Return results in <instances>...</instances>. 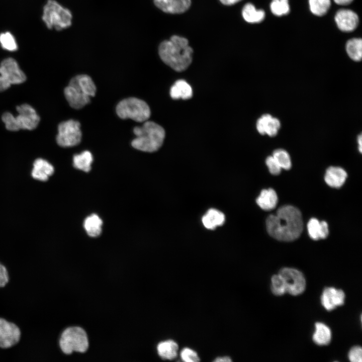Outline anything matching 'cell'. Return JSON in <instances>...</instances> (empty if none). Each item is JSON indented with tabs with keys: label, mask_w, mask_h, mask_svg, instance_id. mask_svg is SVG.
I'll list each match as a JSON object with an SVG mask.
<instances>
[{
	"label": "cell",
	"mask_w": 362,
	"mask_h": 362,
	"mask_svg": "<svg viewBox=\"0 0 362 362\" xmlns=\"http://www.w3.org/2000/svg\"><path fill=\"white\" fill-rule=\"evenodd\" d=\"M266 225L272 237L284 241L297 239L303 229L301 212L290 205L283 206L278 209L275 215H269L266 219Z\"/></svg>",
	"instance_id": "6da1fadb"
},
{
	"label": "cell",
	"mask_w": 362,
	"mask_h": 362,
	"mask_svg": "<svg viewBox=\"0 0 362 362\" xmlns=\"http://www.w3.org/2000/svg\"><path fill=\"white\" fill-rule=\"evenodd\" d=\"M182 360L186 362H197L200 360L197 353L189 348H184L180 352Z\"/></svg>",
	"instance_id": "836d02e7"
},
{
	"label": "cell",
	"mask_w": 362,
	"mask_h": 362,
	"mask_svg": "<svg viewBox=\"0 0 362 362\" xmlns=\"http://www.w3.org/2000/svg\"><path fill=\"white\" fill-rule=\"evenodd\" d=\"M214 361H217H217H218V362H220V361H224V362L228 361V362H230V361H232V360L231 359L230 357H228V356H222V357H217Z\"/></svg>",
	"instance_id": "f35d334b"
},
{
	"label": "cell",
	"mask_w": 362,
	"mask_h": 362,
	"mask_svg": "<svg viewBox=\"0 0 362 362\" xmlns=\"http://www.w3.org/2000/svg\"><path fill=\"white\" fill-rule=\"evenodd\" d=\"M331 338L330 328L325 324L317 322L315 324V331L313 335L315 343L319 345L328 344Z\"/></svg>",
	"instance_id": "d4e9b609"
},
{
	"label": "cell",
	"mask_w": 362,
	"mask_h": 362,
	"mask_svg": "<svg viewBox=\"0 0 362 362\" xmlns=\"http://www.w3.org/2000/svg\"><path fill=\"white\" fill-rule=\"evenodd\" d=\"M335 21L338 28L343 32H351L357 26L358 17L350 10L341 9L337 12Z\"/></svg>",
	"instance_id": "4fadbf2b"
},
{
	"label": "cell",
	"mask_w": 362,
	"mask_h": 362,
	"mask_svg": "<svg viewBox=\"0 0 362 362\" xmlns=\"http://www.w3.org/2000/svg\"><path fill=\"white\" fill-rule=\"evenodd\" d=\"M242 16L246 22L257 23L262 21L265 18V13L262 10H256L250 3L246 4L242 11Z\"/></svg>",
	"instance_id": "cb8c5ba5"
},
{
	"label": "cell",
	"mask_w": 362,
	"mask_h": 362,
	"mask_svg": "<svg viewBox=\"0 0 362 362\" xmlns=\"http://www.w3.org/2000/svg\"><path fill=\"white\" fill-rule=\"evenodd\" d=\"M281 127L278 119L272 117L270 114H264L258 119L256 129L261 135L267 134L270 137L276 136Z\"/></svg>",
	"instance_id": "2e32d148"
},
{
	"label": "cell",
	"mask_w": 362,
	"mask_h": 362,
	"mask_svg": "<svg viewBox=\"0 0 362 362\" xmlns=\"http://www.w3.org/2000/svg\"><path fill=\"white\" fill-rule=\"evenodd\" d=\"M241 0H220V1L224 5L230 6L234 5Z\"/></svg>",
	"instance_id": "74e56055"
},
{
	"label": "cell",
	"mask_w": 362,
	"mask_h": 362,
	"mask_svg": "<svg viewBox=\"0 0 362 362\" xmlns=\"http://www.w3.org/2000/svg\"><path fill=\"white\" fill-rule=\"evenodd\" d=\"M225 220L224 214L215 209H209L202 219L204 226L206 228L212 230L223 225Z\"/></svg>",
	"instance_id": "7402d4cb"
},
{
	"label": "cell",
	"mask_w": 362,
	"mask_h": 362,
	"mask_svg": "<svg viewBox=\"0 0 362 362\" xmlns=\"http://www.w3.org/2000/svg\"><path fill=\"white\" fill-rule=\"evenodd\" d=\"M346 50L349 57L353 60L359 61L362 57V40L360 38H353L346 43Z\"/></svg>",
	"instance_id": "83f0119b"
},
{
	"label": "cell",
	"mask_w": 362,
	"mask_h": 362,
	"mask_svg": "<svg viewBox=\"0 0 362 362\" xmlns=\"http://www.w3.org/2000/svg\"><path fill=\"white\" fill-rule=\"evenodd\" d=\"M53 172V166L47 160L38 158L34 161L32 171V176L34 178L41 181H46Z\"/></svg>",
	"instance_id": "ac0fdd59"
},
{
	"label": "cell",
	"mask_w": 362,
	"mask_h": 362,
	"mask_svg": "<svg viewBox=\"0 0 362 362\" xmlns=\"http://www.w3.org/2000/svg\"><path fill=\"white\" fill-rule=\"evenodd\" d=\"M348 358L351 362H361L362 361V349L360 346L353 347L349 351Z\"/></svg>",
	"instance_id": "d590c367"
},
{
	"label": "cell",
	"mask_w": 362,
	"mask_h": 362,
	"mask_svg": "<svg viewBox=\"0 0 362 362\" xmlns=\"http://www.w3.org/2000/svg\"><path fill=\"white\" fill-rule=\"evenodd\" d=\"M159 356L164 359H172L177 353L178 345L172 340H168L160 342L157 347Z\"/></svg>",
	"instance_id": "484cf974"
},
{
	"label": "cell",
	"mask_w": 362,
	"mask_h": 362,
	"mask_svg": "<svg viewBox=\"0 0 362 362\" xmlns=\"http://www.w3.org/2000/svg\"><path fill=\"white\" fill-rule=\"evenodd\" d=\"M0 78L10 87L11 84L24 82L26 76L16 60L9 57L4 59L0 64Z\"/></svg>",
	"instance_id": "30bf717a"
},
{
	"label": "cell",
	"mask_w": 362,
	"mask_h": 362,
	"mask_svg": "<svg viewBox=\"0 0 362 362\" xmlns=\"http://www.w3.org/2000/svg\"><path fill=\"white\" fill-rule=\"evenodd\" d=\"M136 136L132 142L135 149L144 152L157 151L162 146L165 135L164 129L152 121H145L141 126L134 128Z\"/></svg>",
	"instance_id": "3957f363"
},
{
	"label": "cell",
	"mask_w": 362,
	"mask_h": 362,
	"mask_svg": "<svg viewBox=\"0 0 362 362\" xmlns=\"http://www.w3.org/2000/svg\"><path fill=\"white\" fill-rule=\"evenodd\" d=\"M271 281V289L274 294L281 296L287 293L285 282L279 274L273 276Z\"/></svg>",
	"instance_id": "d6a6232c"
},
{
	"label": "cell",
	"mask_w": 362,
	"mask_h": 362,
	"mask_svg": "<svg viewBox=\"0 0 362 362\" xmlns=\"http://www.w3.org/2000/svg\"><path fill=\"white\" fill-rule=\"evenodd\" d=\"M116 113L121 119H131L137 122L147 121L151 114L148 104L134 97L121 101L116 107Z\"/></svg>",
	"instance_id": "52a82bcc"
},
{
	"label": "cell",
	"mask_w": 362,
	"mask_h": 362,
	"mask_svg": "<svg viewBox=\"0 0 362 362\" xmlns=\"http://www.w3.org/2000/svg\"><path fill=\"white\" fill-rule=\"evenodd\" d=\"M279 274L283 279L287 289V293L298 295L303 292L306 282L303 274L292 268L285 267L280 270Z\"/></svg>",
	"instance_id": "8fae6325"
},
{
	"label": "cell",
	"mask_w": 362,
	"mask_h": 362,
	"mask_svg": "<svg viewBox=\"0 0 362 362\" xmlns=\"http://www.w3.org/2000/svg\"><path fill=\"white\" fill-rule=\"evenodd\" d=\"M81 136L80 123L76 120H69L59 124L56 142L61 147H72L80 142Z\"/></svg>",
	"instance_id": "9c48e42d"
},
{
	"label": "cell",
	"mask_w": 362,
	"mask_h": 362,
	"mask_svg": "<svg viewBox=\"0 0 362 362\" xmlns=\"http://www.w3.org/2000/svg\"><path fill=\"white\" fill-rule=\"evenodd\" d=\"M93 161V155L90 152L87 150L75 154L73 157L74 167L85 172H88L90 170Z\"/></svg>",
	"instance_id": "4316f807"
},
{
	"label": "cell",
	"mask_w": 362,
	"mask_h": 362,
	"mask_svg": "<svg viewBox=\"0 0 362 362\" xmlns=\"http://www.w3.org/2000/svg\"><path fill=\"white\" fill-rule=\"evenodd\" d=\"M71 11L55 0H47L43 9L42 19L49 29L61 31L72 24Z\"/></svg>",
	"instance_id": "8992f818"
},
{
	"label": "cell",
	"mask_w": 362,
	"mask_h": 362,
	"mask_svg": "<svg viewBox=\"0 0 362 362\" xmlns=\"http://www.w3.org/2000/svg\"><path fill=\"white\" fill-rule=\"evenodd\" d=\"M61 349L65 354L73 351L84 352L88 347L85 331L80 327H70L63 331L59 340Z\"/></svg>",
	"instance_id": "ba28073f"
},
{
	"label": "cell",
	"mask_w": 362,
	"mask_h": 362,
	"mask_svg": "<svg viewBox=\"0 0 362 362\" xmlns=\"http://www.w3.org/2000/svg\"><path fill=\"white\" fill-rule=\"evenodd\" d=\"M193 51L188 40L176 35L162 41L158 47V54L162 61L176 71L186 70L192 61Z\"/></svg>",
	"instance_id": "7a4b0ae2"
},
{
	"label": "cell",
	"mask_w": 362,
	"mask_h": 362,
	"mask_svg": "<svg viewBox=\"0 0 362 362\" xmlns=\"http://www.w3.org/2000/svg\"><path fill=\"white\" fill-rule=\"evenodd\" d=\"M309 5L311 12L315 15L322 16L329 10L330 0H309Z\"/></svg>",
	"instance_id": "f1b7e54d"
},
{
	"label": "cell",
	"mask_w": 362,
	"mask_h": 362,
	"mask_svg": "<svg viewBox=\"0 0 362 362\" xmlns=\"http://www.w3.org/2000/svg\"><path fill=\"white\" fill-rule=\"evenodd\" d=\"M102 224V219L97 214H93L86 218L83 226L87 234L95 237L101 234Z\"/></svg>",
	"instance_id": "603a6c76"
},
{
	"label": "cell",
	"mask_w": 362,
	"mask_h": 362,
	"mask_svg": "<svg viewBox=\"0 0 362 362\" xmlns=\"http://www.w3.org/2000/svg\"><path fill=\"white\" fill-rule=\"evenodd\" d=\"M96 86L91 77L86 74L77 75L71 78L64 90L69 105L75 109L83 108L95 96Z\"/></svg>",
	"instance_id": "277c9868"
},
{
	"label": "cell",
	"mask_w": 362,
	"mask_h": 362,
	"mask_svg": "<svg viewBox=\"0 0 362 362\" xmlns=\"http://www.w3.org/2000/svg\"><path fill=\"white\" fill-rule=\"evenodd\" d=\"M154 5L162 11L170 14H180L187 11L191 0H153Z\"/></svg>",
	"instance_id": "9a60e30c"
},
{
	"label": "cell",
	"mask_w": 362,
	"mask_h": 362,
	"mask_svg": "<svg viewBox=\"0 0 362 362\" xmlns=\"http://www.w3.org/2000/svg\"><path fill=\"white\" fill-rule=\"evenodd\" d=\"M170 95L173 99L186 100L192 97L193 90L188 82L180 79L177 80L170 88Z\"/></svg>",
	"instance_id": "44dd1931"
},
{
	"label": "cell",
	"mask_w": 362,
	"mask_h": 362,
	"mask_svg": "<svg viewBox=\"0 0 362 362\" xmlns=\"http://www.w3.org/2000/svg\"><path fill=\"white\" fill-rule=\"evenodd\" d=\"M20 336V330L16 324L0 318V347H12L19 342Z\"/></svg>",
	"instance_id": "7c38bea8"
},
{
	"label": "cell",
	"mask_w": 362,
	"mask_h": 362,
	"mask_svg": "<svg viewBox=\"0 0 362 362\" xmlns=\"http://www.w3.org/2000/svg\"><path fill=\"white\" fill-rule=\"evenodd\" d=\"M345 295L341 290L332 287L326 288L323 292L321 300L323 306L328 311L343 304Z\"/></svg>",
	"instance_id": "5bb4252c"
},
{
	"label": "cell",
	"mask_w": 362,
	"mask_h": 362,
	"mask_svg": "<svg viewBox=\"0 0 362 362\" xmlns=\"http://www.w3.org/2000/svg\"><path fill=\"white\" fill-rule=\"evenodd\" d=\"M16 110L18 113L17 116L10 112H6L2 115V121L7 130L12 131L20 129L32 130L37 127L40 117L32 107L25 104L17 106Z\"/></svg>",
	"instance_id": "5b68a950"
},
{
	"label": "cell",
	"mask_w": 362,
	"mask_h": 362,
	"mask_svg": "<svg viewBox=\"0 0 362 362\" xmlns=\"http://www.w3.org/2000/svg\"><path fill=\"white\" fill-rule=\"evenodd\" d=\"M8 281V271L5 266L0 263V287H4Z\"/></svg>",
	"instance_id": "8d00e7d4"
},
{
	"label": "cell",
	"mask_w": 362,
	"mask_h": 362,
	"mask_svg": "<svg viewBox=\"0 0 362 362\" xmlns=\"http://www.w3.org/2000/svg\"><path fill=\"white\" fill-rule=\"evenodd\" d=\"M265 163L272 174L278 175L281 172L282 168L273 156H268L266 159Z\"/></svg>",
	"instance_id": "e575fe53"
},
{
	"label": "cell",
	"mask_w": 362,
	"mask_h": 362,
	"mask_svg": "<svg viewBox=\"0 0 362 362\" xmlns=\"http://www.w3.org/2000/svg\"><path fill=\"white\" fill-rule=\"evenodd\" d=\"M0 44L3 49L9 51H15L18 48L15 38L8 32L0 34Z\"/></svg>",
	"instance_id": "1f68e13d"
},
{
	"label": "cell",
	"mask_w": 362,
	"mask_h": 362,
	"mask_svg": "<svg viewBox=\"0 0 362 362\" xmlns=\"http://www.w3.org/2000/svg\"><path fill=\"white\" fill-rule=\"evenodd\" d=\"M347 177L346 172L342 168L330 166L327 168L324 176L326 183L332 188H339L344 183Z\"/></svg>",
	"instance_id": "e0dca14e"
},
{
	"label": "cell",
	"mask_w": 362,
	"mask_h": 362,
	"mask_svg": "<svg viewBox=\"0 0 362 362\" xmlns=\"http://www.w3.org/2000/svg\"><path fill=\"white\" fill-rule=\"evenodd\" d=\"M335 3L339 5H347L350 4L353 0H334Z\"/></svg>",
	"instance_id": "ab89813d"
},
{
	"label": "cell",
	"mask_w": 362,
	"mask_h": 362,
	"mask_svg": "<svg viewBox=\"0 0 362 362\" xmlns=\"http://www.w3.org/2000/svg\"><path fill=\"white\" fill-rule=\"evenodd\" d=\"M270 8L272 13L277 16L287 15L290 12L288 0H273Z\"/></svg>",
	"instance_id": "4dcf8cb0"
},
{
	"label": "cell",
	"mask_w": 362,
	"mask_h": 362,
	"mask_svg": "<svg viewBox=\"0 0 362 362\" xmlns=\"http://www.w3.org/2000/svg\"><path fill=\"white\" fill-rule=\"evenodd\" d=\"M278 198L273 189L263 190L256 199L257 205L264 210H271L277 206Z\"/></svg>",
	"instance_id": "ffe728a7"
},
{
	"label": "cell",
	"mask_w": 362,
	"mask_h": 362,
	"mask_svg": "<svg viewBox=\"0 0 362 362\" xmlns=\"http://www.w3.org/2000/svg\"><path fill=\"white\" fill-rule=\"evenodd\" d=\"M357 142L358 144V149L360 152H361L362 150V143H361V135H359L357 138Z\"/></svg>",
	"instance_id": "60d3db41"
},
{
	"label": "cell",
	"mask_w": 362,
	"mask_h": 362,
	"mask_svg": "<svg viewBox=\"0 0 362 362\" xmlns=\"http://www.w3.org/2000/svg\"><path fill=\"white\" fill-rule=\"evenodd\" d=\"M272 156L281 168L287 170L291 167L292 163L290 155L284 149H278L275 150Z\"/></svg>",
	"instance_id": "f546056e"
},
{
	"label": "cell",
	"mask_w": 362,
	"mask_h": 362,
	"mask_svg": "<svg viewBox=\"0 0 362 362\" xmlns=\"http://www.w3.org/2000/svg\"><path fill=\"white\" fill-rule=\"evenodd\" d=\"M307 230L310 237L315 240L326 238L329 234L326 222H320L316 218H311L307 224Z\"/></svg>",
	"instance_id": "d6986e66"
}]
</instances>
